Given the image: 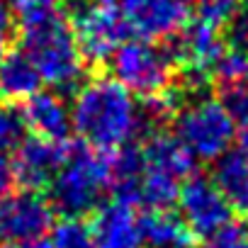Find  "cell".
<instances>
[{"mask_svg": "<svg viewBox=\"0 0 248 248\" xmlns=\"http://www.w3.org/2000/svg\"><path fill=\"white\" fill-rule=\"evenodd\" d=\"M109 78L124 85L132 95L144 100L163 95L175 80V59L168 44L158 46V42L132 39L122 42L107 59Z\"/></svg>", "mask_w": 248, "mask_h": 248, "instance_id": "277c9868", "label": "cell"}, {"mask_svg": "<svg viewBox=\"0 0 248 248\" xmlns=\"http://www.w3.org/2000/svg\"><path fill=\"white\" fill-rule=\"evenodd\" d=\"M195 3H197V15L202 20L221 27L236 15L241 0H195Z\"/></svg>", "mask_w": 248, "mask_h": 248, "instance_id": "cb8c5ba5", "label": "cell"}, {"mask_svg": "<svg viewBox=\"0 0 248 248\" xmlns=\"http://www.w3.org/2000/svg\"><path fill=\"white\" fill-rule=\"evenodd\" d=\"M10 3H13V0H10Z\"/></svg>", "mask_w": 248, "mask_h": 248, "instance_id": "d6a6232c", "label": "cell"}, {"mask_svg": "<svg viewBox=\"0 0 248 248\" xmlns=\"http://www.w3.org/2000/svg\"><path fill=\"white\" fill-rule=\"evenodd\" d=\"M30 137L25 114L15 105H0V151H15Z\"/></svg>", "mask_w": 248, "mask_h": 248, "instance_id": "d6986e66", "label": "cell"}, {"mask_svg": "<svg viewBox=\"0 0 248 248\" xmlns=\"http://www.w3.org/2000/svg\"><path fill=\"white\" fill-rule=\"evenodd\" d=\"M0 20H3V22H13V15H10V8L5 5V0H0Z\"/></svg>", "mask_w": 248, "mask_h": 248, "instance_id": "f546056e", "label": "cell"}, {"mask_svg": "<svg viewBox=\"0 0 248 248\" xmlns=\"http://www.w3.org/2000/svg\"><path fill=\"white\" fill-rule=\"evenodd\" d=\"M178 207L180 219L190 229L192 236L209 238L217 229L231 221V207L219 192V187L212 183V178L204 175H190L178 192Z\"/></svg>", "mask_w": 248, "mask_h": 248, "instance_id": "ba28073f", "label": "cell"}, {"mask_svg": "<svg viewBox=\"0 0 248 248\" xmlns=\"http://www.w3.org/2000/svg\"><path fill=\"white\" fill-rule=\"evenodd\" d=\"M0 248H51L46 238H30V241H8Z\"/></svg>", "mask_w": 248, "mask_h": 248, "instance_id": "4316f807", "label": "cell"}, {"mask_svg": "<svg viewBox=\"0 0 248 248\" xmlns=\"http://www.w3.org/2000/svg\"><path fill=\"white\" fill-rule=\"evenodd\" d=\"M83 61L102 63L129 37L117 0H63Z\"/></svg>", "mask_w": 248, "mask_h": 248, "instance_id": "8992f818", "label": "cell"}, {"mask_svg": "<svg viewBox=\"0 0 248 248\" xmlns=\"http://www.w3.org/2000/svg\"><path fill=\"white\" fill-rule=\"evenodd\" d=\"M180 185L183 183L173 175L144 168V173H141V204H146L151 209H168L178 202Z\"/></svg>", "mask_w": 248, "mask_h": 248, "instance_id": "ac0fdd59", "label": "cell"}, {"mask_svg": "<svg viewBox=\"0 0 248 248\" xmlns=\"http://www.w3.org/2000/svg\"><path fill=\"white\" fill-rule=\"evenodd\" d=\"M51 248H95L93 231L80 219H63L51 229Z\"/></svg>", "mask_w": 248, "mask_h": 248, "instance_id": "44dd1931", "label": "cell"}, {"mask_svg": "<svg viewBox=\"0 0 248 248\" xmlns=\"http://www.w3.org/2000/svg\"><path fill=\"white\" fill-rule=\"evenodd\" d=\"M68 154V146L63 141H49L42 137H27L17 149L13 158L15 180L30 190L49 187L59 168L63 166Z\"/></svg>", "mask_w": 248, "mask_h": 248, "instance_id": "8fae6325", "label": "cell"}, {"mask_svg": "<svg viewBox=\"0 0 248 248\" xmlns=\"http://www.w3.org/2000/svg\"><path fill=\"white\" fill-rule=\"evenodd\" d=\"M175 137L195 156V161H217L236 139V122L219 100L200 95L175 109Z\"/></svg>", "mask_w": 248, "mask_h": 248, "instance_id": "5b68a950", "label": "cell"}, {"mask_svg": "<svg viewBox=\"0 0 248 248\" xmlns=\"http://www.w3.org/2000/svg\"><path fill=\"white\" fill-rule=\"evenodd\" d=\"M141 156H144V168L173 175L180 183H185L195 173V156L178 141L175 134H168L163 129L149 134L146 144L141 146Z\"/></svg>", "mask_w": 248, "mask_h": 248, "instance_id": "5bb4252c", "label": "cell"}, {"mask_svg": "<svg viewBox=\"0 0 248 248\" xmlns=\"http://www.w3.org/2000/svg\"><path fill=\"white\" fill-rule=\"evenodd\" d=\"M15 183L17 180H15V170H13V161L8 158V154L0 151V202L13 192Z\"/></svg>", "mask_w": 248, "mask_h": 248, "instance_id": "484cf974", "label": "cell"}, {"mask_svg": "<svg viewBox=\"0 0 248 248\" xmlns=\"http://www.w3.org/2000/svg\"><path fill=\"white\" fill-rule=\"evenodd\" d=\"M246 76H248V56L238 49H226L212 71V78H217V83L241 80Z\"/></svg>", "mask_w": 248, "mask_h": 248, "instance_id": "7402d4cb", "label": "cell"}, {"mask_svg": "<svg viewBox=\"0 0 248 248\" xmlns=\"http://www.w3.org/2000/svg\"><path fill=\"white\" fill-rule=\"evenodd\" d=\"M204 241L207 248H248V226L241 221H229Z\"/></svg>", "mask_w": 248, "mask_h": 248, "instance_id": "603a6c76", "label": "cell"}, {"mask_svg": "<svg viewBox=\"0 0 248 248\" xmlns=\"http://www.w3.org/2000/svg\"><path fill=\"white\" fill-rule=\"evenodd\" d=\"M93 241L95 248H146L141 214L137 207L124 202L100 204L95 209L93 224Z\"/></svg>", "mask_w": 248, "mask_h": 248, "instance_id": "7c38bea8", "label": "cell"}, {"mask_svg": "<svg viewBox=\"0 0 248 248\" xmlns=\"http://www.w3.org/2000/svg\"><path fill=\"white\" fill-rule=\"evenodd\" d=\"M238 151L243 154V156H248V119L241 124V129H238Z\"/></svg>", "mask_w": 248, "mask_h": 248, "instance_id": "f1b7e54d", "label": "cell"}, {"mask_svg": "<svg viewBox=\"0 0 248 248\" xmlns=\"http://www.w3.org/2000/svg\"><path fill=\"white\" fill-rule=\"evenodd\" d=\"M246 78H248V76H246Z\"/></svg>", "mask_w": 248, "mask_h": 248, "instance_id": "836d02e7", "label": "cell"}, {"mask_svg": "<svg viewBox=\"0 0 248 248\" xmlns=\"http://www.w3.org/2000/svg\"><path fill=\"white\" fill-rule=\"evenodd\" d=\"M54 214L49 197L39 190L25 187L22 192H10L0 202V241L44 238V233L54 229Z\"/></svg>", "mask_w": 248, "mask_h": 248, "instance_id": "30bf717a", "label": "cell"}, {"mask_svg": "<svg viewBox=\"0 0 248 248\" xmlns=\"http://www.w3.org/2000/svg\"><path fill=\"white\" fill-rule=\"evenodd\" d=\"M25 122L34 137L49 141H66L73 132L71 107L59 93H34L22 107Z\"/></svg>", "mask_w": 248, "mask_h": 248, "instance_id": "4fadbf2b", "label": "cell"}, {"mask_svg": "<svg viewBox=\"0 0 248 248\" xmlns=\"http://www.w3.org/2000/svg\"><path fill=\"white\" fill-rule=\"evenodd\" d=\"M212 183L219 187L233 212L248 217V156L241 151H226L219 156L212 170Z\"/></svg>", "mask_w": 248, "mask_h": 248, "instance_id": "9a60e30c", "label": "cell"}, {"mask_svg": "<svg viewBox=\"0 0 248 248\" xmlns=\"http://www.w3.org/2000/svg\"><path fill=\"white\" fill-rule=\"evenodd\" d=\"M109 158L88 144L68 146L66 161L49 183V202L66 219L93 214L109 192Z\"/></svg>", "mask_w": 248, "mask_h": 248, "instance_id": "3957f363", "label": "cell"}, {"mask_svg": "<svg viewBox=\"0 0 248 248\" xmlns=\"http://www.w3.org/2000/svg\"><path fill=\"white\" fill-rule=\"evenodd\" d=\"M20 49L37 66L44 83L61 93H76L83 83L85 61L80 56L66 10L20 22Z\"/></svg>", "mask_w": 248, "mask_h": 248, "instance_id": "7a4b0ae2", "label": "cell"}, {"mask_svg": "<svg viewBox=\"0 0 248 248\" xmlns=\"http://www.w3.org/2000/svg\"><path fill=\"white\" fill-rule=\"evenodd\" d=\"M73 129L90 149L102 154L127 146L144 132L141 107L114 78H90L76 90L71 107Z\"/></svg>", "mask_w": 248, "mask_h": 248, "instance_id": "6da1fadb", "label": "cell"}, {"mask_svg": "<svg viewBox=\"0 0 248 248\" xmlns=\"http://www.w3.org/2000/svg\"><path fill=\"white\" fill-rule=\"evenodd\" d=\"M168 42V49L175 59V66L183 73H192V76H202L209 78L217 61L221 59V54L229 49L226 37L221 34V27L214 22H207L202 17L197 20H187V25Z\"/></svg>", "mask_w": 248, "mask_h": 248, "instance_id": "52a82bcc", "label": "cell"}, {"mask_svg": "<svg viewBox=\"0 0 248 248\" xmlns=\"http://www.w3.org/2000/svg\"><path fill=\"white\" fill-rule=\"evenodd\" d=\"M10 34H13V22H3L0 20V61L10 51Z\"/></svg>", "mask_w": 248, "mask_h": 248, "instance_id": "83f0119b", "label": "cell"}, {"mask_svg": "<svg viewBox=\"0 0 248 248\" xmlns=\"http://www.w3.org/2000/svg\"><path fill=\"white\" fill-rule=\"evenodd\" d=\"M42 76L37 66L30 61V56L22 49L8 51L0 61V95L5 100H27L42 88Z\"/></svg>", "mask_w": 248, "mask_h": 248, "instance_id": "2e32d148", "label": "cell"}, {"mask_svg": "<svg viewBox=\"0 0 248 248\" xmlns=\"http://www.w3.org/2000/svg\"><path fill=\"white\" fill-rule=\"evenodd\" d=\"M226 42L231 44V49H238L248 56V5L243 10H236V15L229 20Z\"/></svg>", "mask_w": 248, "mask_h": 248, "instance_id": "d4e9b609", "label": "cell"}, {"mask_svg": "<svg viewBox=\"0 0 248 248\" xmlns=\"http://www.w3.org/2000/svg\"><path fill=\"white\" fill-rule=\"evenodd\" d=\"M243 3H246V5H248V0H243Z\"/></svg>", "mask_w": 248, "mask_h": 248, "instance_id": "1f68e13d", "label": "cell"}, {"mask_svg": "<svg viewBox=\"0 0 248 248\" xmlns=\"http://www.w3.org/2000/svg\"><path fill=\"white\" fill-rule=\"evenodd\" d=\"M141 226L146 248H187L192 241V233L180 214L168 209H151L146 217H141Z\"/></svg>", "mask_w": 248, "mask_h": 248, "instance_id": "e0dca14e", "label": "cell"}, {"mask_svg": "<svg viewBox=\"0 0 248 248\" xmlns=\"http://www.w3.org/2000/svg\"><path fill=\"white\" fill-rule=\"evenodd\" d=\"M180 3H185V5H187V3H192V0H180Z\"/></svg>", "mask_w": 248, "mask_h": 248, "instance_id": "4dcf8cb0", "label": "cell"}, {"mask_svg": "<svg viewBox=\"0 0 248 248\" xmlns=\"http://www.w3.org/2000/svg\"><path fill=\"white\" fill-rule=\"evenodd\" d=\"M217 100L229 112V117L233 122L243 124L248 119V83H246V78L217 83Z\"/></svg>", "mask_w": 248, "mask_h": 248, "instance_id": "ffe728a7", "label": "cell"}, {"mask_svg": "<svg viewBox=\"0 0 248 248\" xmlns=\"http://www.w3.org/2000/svg\"><path fill=\"white\" fill-rule=\"evenodd\" d=\"M127 32L144 42H166L187 25V5L180 0H117Z\"/></svg>", "mask_w": 248, "mask_h": 248, "instance_id": "9c48e42d", "label": "cell"}]
</instances>
